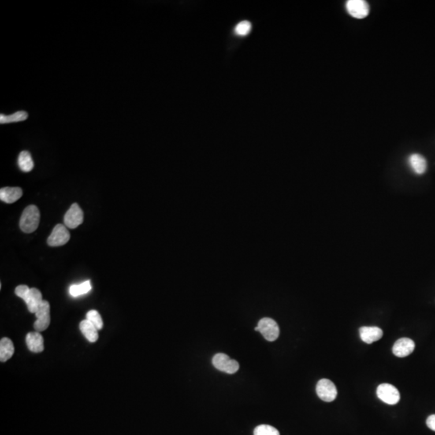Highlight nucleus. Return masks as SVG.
Instances as JSON below:
<instances>
[{
	"instance_id": "1",
	"label": "nucleus",
	"mask_w": 435,
	"mask_h": 435,
	"mask_svg": "<svg viewBox=\"0 0 435 435\" xmlns=\"http://www.w3.org/2000/svg\"><path fill=\"white\" fill-rule=\"evenodd\" d=\"M40 210L38 206L30 205L24 209L20 218V227L22 232L31 233L38 229L40 224Z\"/></svg>"
},
{
	"instance_id": "2",
	"label": "nucleus",
	"mask_w": 435,
	"mask_h": 435,
	"mask_svg": "<svg viewBox=\"0 0 435 435\" xmlns=\"http://www.w3.org/2000/svg\"><path fill=\"white\" fill-rule=\"evenodd\" d=\"M255 331L259 332L266 340L273 342L277 339L280 335L278 325L274 320L269 318H264L260 320Z\"/></svg>"
},
{
	"instance_id": "3",
	"label": "nucleus",
	"mask_w": 435,
	"mask_h": 435,
	"mask_svg": "<svg viewBox=\"0 0 435 435\" xmlns=\"http://www.w3.org/2000/svg\"><path fill=\"white\" fill-rule=\"evenodd\" d=\"M212 364L216 369L228 374H234L239 369V362L224 353L216 354L212 359Z\"/></svg>"
},
{
	"instance_id": "4",
	"label": "nucleus",
	"mask_w": 435,
	"mask_h": 435,
	"mask_svg": "<svg viewBox=\"0 0 435 435\" xmlns=\"http://www.w3.org/2000/svg\"><path fill=\"white\" fill-rule=\"evenodd\" d=\"M35 320L34 328L38 332L45 331L50 324V305L47 301L43 300L35 313Z\"/></svg>"
},
{
	"instance_id": "5",
	"label": "nucleus",
	"mask_w": 435,
	"mask_h": 435,
	"mask_svg": "<svg viewBox=\"0 0 435 435\" xmlns=\"http://www.w3.org/2000/svg\"><path fill=\"white\" fill-rule=\"evenodd\" d=\"M318 397L325 402H332L337 396V388L335 384L328 379H321L316 387Z\"/></svg>"
},
{
	"instance_id": "6",
	"label": "nucleus",
	"mask_w": 435,
	"mask_h": 435,
	"mask_svg": "<svg viewBox=\"0 0 435 435\" xmlns=\"http://www.w3.org/2000/svg\"><path fill=\"white\" fill-rule=\"evenodd\" d=\"M377 394L380 400L388 405H396L400 401V392L392 384H380L377 388Z\"/></svg>"
},
{
	"instance_id": "7",
	"label": "nucleus",
	"mask_w": 435,
	"mask_h": 435,
	"mask_svg": "<svg viewBox=\"0 0 435 435\" xmlns=\"http://www.w3.org/2000/svg\"><path fill=\"white\" fill-rule=\"evenodd\" d=\"M70 239V234L65 225L57 224L48 238V244L51 247L65 245Z\"/></svg>"
},
{
	"instance_id": "8",
	"label": "nucleus",
	"mask_w": 435,
	"mask_h": 435,
	"mask_svg": "<svg viewBox=\"0 0 435 435\" xmlns=\"http://www.w3.org/2000/svg\"><path fill=\"white\" fill-rule=\"evenodd\" d=\"M83 211L79 204L74 203L64 217V224L66 228L75 229L83 224Z\"/></svg>"
},
{
	"instance_id": "9",
	"label": "nucleus",
	"mask_w": 435,
	"mask_h": 435,
	"mask_svg": "<svg viewBox=\"0 0 435 435\" xmlns=\"http://www.w3.org/2000/svg\"><path fill=\"white\" fill-rule=\"evenodd\" d=\"M346 8L349 14L357 19H364L369 14V4L364 0H349Z\"/></svg>"
},
{
	"instance_id": "10",
	"label": "nucleus",
	"mask_w": 435,
	"mask_h": 435,
	"mask_svg": "<svg viewBox=\"0 0 435 435\" xmlns=\"http://www.w3.org/2000/svg\"><path fill=\"white\" fill-rule=\"evenodd\" d=\"M415 348V343L412 339L402 338L398 339L392 347V352L396 356L403 358L410 355Z\"/></svg>"
},
{
	"instance_id": "11",
	"label": "nucleus",
	"mask_w": 435,
	"mask_h": 435,
	"mask_svg": "<svg viewBox=\"0 0 435 435\" xmlns=\"http://www.w3.org/2000/svg\"><path fill=\"white\" fill-rule=\"evenodd\" d=\"M361 339L368 344L378 341L383 336V331L377 327H362L359 329Z\"/></svg>"
},
{
	"instance_id": "12",
	"label": "nucleus",
	"mask_w": 435,
	"mask_h": 435,
	"mask_svg": "<svg viewBox=\"0 0 435 435\" xmlns=\"http://www.w3.org/2000/svg\"><path fill=\"white\" fill-rule=\"evenodd\" d=\"M22 195L23 190L20 187H4L0 190V199L6 203H14Z\"/></svg>"
},
{
	"instance_id": "13",
	"label": "nucleus",
	"mask_w": 435,
	"mask_h": 435,
	"mask_svg": "<svg viewBox=\"0 0 435 435\" xmlns=\"http://www.w3.org/2000/svg\"><path fill=\"white\" fill-rule=\"evenodd\" d=\"M26 343L31 352L40 353L44 351V339L38 332L28 333L26 337Z\"/></svg>"
},
{
	"instance_id": "14",
	"label": "nucleus",
	"mask_w": 435,
	"mask_h": 435,
	"mask_svg": "<svg viewBox=\"0 0 435 435\" xmlns=\"http://www.w3.org/2000/svg\"><path fill=\"white\" fill-rule=\"evenodd\" d=\"M24 302L28 306V311L31 312L32 314H35L39 306L42 304V302H43L42 294L38 288H30L29 294H28V296L26 298Z\"/></svg>"
},
{
	"instance_id": "15",
	"label": "nucleus",
	"mask_w": 435,
	"mask_h": 435,
	"mask_svg": "<svg viewBox=\"0 0 435 435\" xmlns=\"http://www.w3.org/2000/svg\"><path fill=\"white\" fill-rule=\"evenodd\" d=\"M408 161H409V165L411 167V169L417 174H422L426 170L427 163H426L425 158L418 153L412 154L409 157Z\"/></svg>"
},
{
	"instance_id": "16",
	"label": "nucleus",
	"mask_w": 435,
	"mask_h": 435,
	"mask_svg": "<svg viewBox=\"0 0 435 435\" xmlns=\"http://www.w3.org/2000/svg\"><path fill=\"white\" fill-rule=\"evenodd\" d=\"M80 331L83 334L86 339L90 343H95L98 339V330L95 328L90 321L88 320H83L81 321Z\"/></svg>"
},
{
	"instance_id": "17",
	"label": "nucleus",
	"mask_w": 435,
	"mask_h": 435,
	"mask_svg": "<svg viewBox=\"0 0 435 435\" xmlns=\"http://www.w3.org/2000/svg\"><path fill=\"white\" fill-rule=\"evenodd\" d=\"M15 347L12 340L8 338H3L0 341V360L6 362L14 354Z\"/></svg>"
},
{
	"instance_id": "18",
	"label": "nucleus",
	"mask_w": 435,
	"mask_h": 435,
	"mask_svg": "<svg viewBox=\"0 0 435 435\" xmlns=\"http://www.w3.org/2000/svg\"><path fill=\"white\" fill-rule=\"evenodd\" d=\"M18 165L23 172L28 173L34 168V162L28 151H22L18 157Z\"/></svg>"
},
{
	"instance_id": "19",
	"label": "nucleus",
	"mask_w": 435,
	"mask_h": 435,
	"mask_svg": "<svg viewBox=\"0 0 435 435\" xmlns=\"http://www.w3.org/2000/svg\"><path fill=\"white\" fill-rule=\"evenodd\" d=\"M28 117V113L26 112H18L10 116L0 115V123L1 124H10V123H16V122L24 121Z\"/></svg>"
},
{
	"instance_id": "20",
	"label": "nucleus",
	"mask_w": 435,
	"mask_h": 435,
	"mask_svg": "<svg viewBox=\"0 0 435 435\" xmlns=\"http://www.w3.org/2000/svg\"><path fill=\"white\" fill-rule=\"evenodd\" d=\"M91 284L90 280H86L79 284H72L69 288V294L72 297H79L83 294H87L91 290Z\"/></svg>"
},
{
	"instance_id": "21",
	"label": "nucleus",
	"mask_w": 435,
	"mask_h": 435,
	"mask_svg": "<svg viewBox=\"0 0 435 435\" xmlns=\"http://www.w3.org/2000/svg\"><path fill=\"white\" fill-rule=\"evenodd\" d=\"M87 319L90 321L98 331L102 329L103 321L100 314L97 310H90L87 314Z\"/></svg>"
},
{
	"instance_id": "22",
	"label": "nucleus",
	"mask_w": 435,
	"mask_h": 435,
	"mask_svg": "<svg viewBox=\"0 0 435 435\" xmlns=\"http://www.w3.org/2000/svg\"><path fill=\"white\" fill-rule=\"evenodd\" d=\"M254 435H280V433L272 425H260L254 429Z\"/></svg>"
},
{
	"instance_id": "23",
	"label": "nucleus",
	"mask_w": 435,
	"mask_h": 435,
	"mask_svg": "<svg viewBox=\"0 0 435 435\" xmlns=\"http://www.w3.org/2000/svg\"><path fill=\"white\" fill-rule=\"evenodd\" d=\"M251 24L249 21L240 22L235 28V33L239 35H247L251 31Z\"/></svg>"
},
{
	"instance_id": "24",
	"label": "nucleus",
	"mask_w": 435,
	"mask_h": 435,
	"mask_svg": "<svg viewBox=\"0 0 435 435\" xmlns=\"http://www.w3.org/2000/svg\"><path fill=\"white\" fill-rule=\"evenodd\" d=\"M29 287L24 285V284H21V285L16 287L15 293H16V296L22 298L24 301L28 296V294H29Z\"/></svg>"
},
{
	"instance_id": "25",
	"label": "nucleus",
	"mask_w": 435,
	"mask_h": 435,
	"mask_svg": "<svg viewBox=\"0 0 435 435\" xmlns=\"http://www.w3.org/2000/svg\"><path fill=\"white\" fill-rule=\"evenodd\" d=\"M426 425L429 429L435 431V414L429 416V418L426 420Z\"/></svg>"
}]
</instances>
